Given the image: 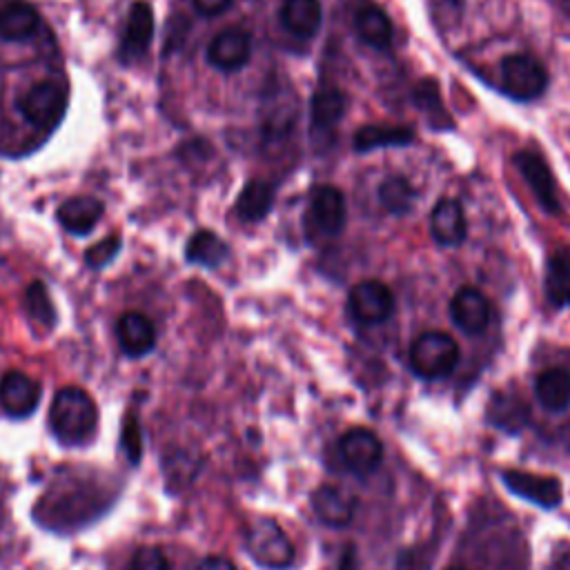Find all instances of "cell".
<instances>
[{
    "instance_id": "obj_26",
    "label": "cell",
    "mask_w": 570,
    "mask_h": 570,
    "mask_svg": "<svg viewBox=\"0 0 570 570\" xmlns=\"http://www.w3.org/2000/svg\"><path fill=\"white\" fill-rule=\"evenodd\" d=\"M227 254H229L227 243L209 229L194 232L187 240V247H185L187 261L196 263V265H203V267L220 265L227 258Z\"/></svg>"
},
{
    "instance_id": "obj_19",
    "label": "cell",
    "mask_w": 570,
    "mask_h": 570,
    "mask_svg": "<svg viewBox=\"0 0 570 570\" xmlns=\"http://www.w3.org/2000/svg\"><path fill=\"white\" fill-rule=\"evenodd\" d=\"M100 216H102V203L94 196L67 198L56 212L58 223L76 236H87L96 227Z\"/></svg>"
},
{
    "instance_id": "obj_4",
    "label": "cell",
    "mask_w": 570,
    "mask_h": 570,
    "mask_svg": "<svg viewBox=\"0 0 570 570\" xmlns=\"http://www.w3.org/2000/svg\"><path fill=\"white\" fill-rule=\"evenodd\" d=\"M18 111L33 127L49 131L58 127L67 111V89L58 80H40L31 85L18 100Z\"/></svg>"
},
{
    "instance_id": "obj_27",
    "label": "cell",
    "mask_w": 570,
    "mask_h": 570,
    "mask_svg": "<svg viewBox=\"0 0 570 570\" xmlns=\"http://www.w3.org/2000/svg\"><path fill=\"white\" fill-rule=\"evenodd\" d=\"M546 296L552 305H570V252L559 249L546 265Z\"/></svg>"
},
{
    "instance_id": "obj_14",
    "label": "cell",
    "mask_w": 570,
    "mask_h": 570,
    "mask_svg": "<svg viewBox=\"0 0 570 570\" xmlns=\"http://www.w3.org/2000/svg\"><path fill=\"white\" fill-rule=\"evenodd\" d=\"M252 56V38L243 29L220 31L207 47V60L220 71L240 69Z\"/></svg>"
},
{
    "instance_id": "obj_28",
    "label": "cell",
    "mask_w": 570,
    "mask_h": 570,
    "mask_svg": "<svg viewBox=\"0 0 570 570\" xmlns=\"http://www.w3.org/2000/svg\"><path fill=\"white\" fill-rule=\"evenodd\" d=\"M490 421L501 430L517 432L528 423V405L514 394H497L490 403Z\"/></svg>"
},
{
    "instance_id": "obj_22",
    "label": "cell",
    "mask_w": 570,
    "mask_h": 570,
    "mask_svg": "<svg viewBox=\"0 0 570 570\" xmlns=\"http://www.w3.org/2000/svg\"><path fill=\"white\" fill-rule=\"evenodd\" d=\"M534 394L548 412H561L570 405V372L566 367H548L537 376Z\"/></svg>"
},
{
    "instance_id": "obj_13",
    "label": "cell",
    "mask_w": 570,
    "mask_h": 570,
    "mask_svg": "<svg viewBox=\"0 0 570 570\" xmlns=\"http://www.w3.org/2000/svg\"><path fill=\"white\" fill-rule=\"evenodd\" d=\"M512 160H514L519 174L523 176V180L530 185L539 205L548 212H557L559 209L557 185H554L552 171L548 169L546 160L532 151H519V154H514Z\"/></svg>"
},
{
    "instance_id": "obj_23",
    "label": "cell",
    "mask_w": 570,
    "mask_h": 570,
    "mask_svg": "<svg viewBox=\"0 0 570 570\" xmlns=\"http://www.w3.org/2000/svg\"><path fill=\"white\" fill-rule=\"evenodd\" d=\"M354 27H356L358 38L374 49H387L392 42V36H394L387 13L383 9H379L376 4L361 7L356 11Z\"/></svg>"
},
{
    "instance_id": "obj_30",
    "label": "cell",
    "mask_w": 570,
    "mask_h": 570,
    "mask_svg": "<svg viewBox=\"0 0 570 570\" xmlns=\"http://www.w3.org/2000/svg\"><path fill=\"white\" fill-rule=\"evenodd\" d=\"M414 102L416 107L425 114V118L430 120L432 127H450V118H448V111L443 107V100L439 96V87L436 82H432L430 78L423 80L416 89H414Z\"/></svg>"
},
{
    "instance_id": "obj_2",
    "label": "cell",
    "mask_w": 570,
    "mask_h": 570,
    "mask_svg": "<svg viewBox=\"0 0 570 570\" xmlns=\"http://www.w3.org/2000/svg\"><path fill=\"white\" fill-rule=\"evenodd\" d=\"M245 550L258 566L269 570H283L294 561V548L287 534L267 517L254 519L245 528Z\"/></svg>"
},
{
    "instance_id": "obj_5",
    "label": "cell",
    "mask_w": 570,
    "mask_h": 570,
    "mask_svg": "<svg viewBox=\"0 0 570 570\" xmlns=\"http://www.w3.org/2000/svg\"><path fill=\"white\" fill-rule=\"evenodd\" d=\"M345 196L334 185H316L309 194V203L305 209V229L307 236L330 238L343 232L345 227Z\"/></svg>"
},
{
    "instance_id": "obj_29",
    "label": "cell",
    "mask_w": 570,
    "mask_h": 570,
    "mask_svg": "<svg viewBox=\"0 0 570 570\" xmlns=\"http://www.w3.org/2000/svg\"><path fill=\"white\" fill-rule=\"evenodd\" d=\"M379 200L390 214H407L416 200V189L405 176H387L379 187Z\"/></svg>"
},
{
    "instance_id": "obj_34",
    "label": "cell",
    "mask_w": 570,
    "mask_h": 570,
    "mask_svg": "<svg viewBox=\"0 0 570 570\" xmlns=\"http://www.w3.org/2000/svg\"><path fill=\"white\" fill-rule=\"evenodd\" d=\"M196 11L203 13V16H218L223 13L232 0H191Z\"/></svg>"
},
{
    "instance_id": "obj_8",
    "label": "cell",
    "mask_w": 570,
    "mask_h": 570,
    "mask_svg": "<svg viewBox=\"0 0 570 570\" xmlns=\"http://www.w3.org/2000/svg\"><path fill=\"white\" fill-rule=\"evenodd\" d=\"M338 452H341L343 463L354 474L365 476L381 465L383 443L374 432H370L365 428H354L341 436Z\"/></svg>"
},
{
    "instance_id": "obj_10",
    "label": "cell",
    "mask_w": 570,
    "mask_h": 570,
    "mask_svg": "<svg viewBox=\"0 0 570 570\" xmlns=\"http://www.w3.org/2000/svg\"><path fill=\"white\" fill-rule=\"evenodd\" d=\"M40 403V385L24 372L9 370L0 379V405L9 416H29Z\"/></svg>"
},
{
    "instance_id": "obj_9",
    "label": "cell",
    "mask_w": 570,
    "mask_h": 570,
    "mask_svg": "<svg viewBox=\"0 0 570 570\" xmlns=\"http://www.w3.org/2000/svg\"><path fill=\"white\" fill-rule=\"evenodd\" d=\"M505 488H510L517 497L539 505V508H557L561 503V483L554 476H541L523 470H505L501 474Z\"/></svg>"
},
{
    "instance_id": "obj_12",
    "label": "cell",
    "mask_w": 570,
    "mask_h": 570,
    "mask_svg": "<svg viewBox=\"0 0 570 570\" xmlns=\"http://www.w3.org/2000/svg\"><path fill=\"white\" fill-rule=\"evenodd\" d=\"M154 38V11L147 2H134L125 22V33L120 40V58L134 62L142 58Z\"/></svg>"
},
{
    "instance_id": "obj_25",
    "label": "cell",
    "mask_w": 570,
    "mask_h": 570,
    "mask_svg": "<svg viewBox=\"0 0 570 570\" xmlns=\"http://www.w3.org/2000/svg\"><path fill=\"white\" fill-rule=\"evenodd\" d=\"M414 140L412 127L405 125H365L354 134V149L372 151L379 147H401Z\"/></svg>"
},
{
    "instance_id": "obj_21",
    "label": "cell",
    "mask_w": 570,
    "mask_h": 570,
    "mask_svg": "<svg viewBox=\"0 0 570 570\" xmlns=\"http://www.w3.org/2000/svg\"><path fill=\"white\" fill-rule=\"evenodd\" d=\"M323 20V9L318 0H283L281 22L287 31L298 38H312Z\"/></svg>"
},
{
    "instance_id": "obj_16",
    "label": "cell",
    "mask_w": 570,
    "mask_h": 570,
    "mask_svg": "<svg viewBox=\"0 0 570 570\" xmlns=\"http://www.w3.org/2000/svg\"><path fill=\"white\" fill-rule=\"evenodd\" d=\"M430 232L439 245H461L468 234L463 207L454 198H441L430 214Z\"/></svg>"
},
{
    "instance_id": "obj_17",
    "label": "cell",
    "mask_w": 570,
    "mask_h": 570,
    "mask_svg": "<svg viewBox=\"0 0 570 570\" xmlns=\"http://www.w3.org/2000/svg\"><path fill=\"white\" fill-rule=\"evenodd\" d=\"M312 510L325 525L343 528L352 521L356 503L352 497H347L338 488L321 485L312 492Z\"/></svg>"
},
{
    "instance_id": "obj_6",
    "label": "cell",
    "mask_w": 570,
    "mask_h": 570,
    "mask_svg": "<svg viewBox=\"0 0 570 570\" xmlns=\"http://www.w3.org/2000/svg\"><path fill=\"white\" fill-rule=\"evenodd\" d=\"M501 76L505 91L517 100H532L548 87L546 67L528 53H510L503 58Z\"/></svg>"
},
{
    "instance_id": "obj_37",
    "label": "cell",
    "mask_w": 570,
    "mask_h": 570,
    "mask_svg": "<svg viewBox=\"0 0 570 570\" xmlns=\"http://www.w3.org/2000/svg\"><path fill=\"white\" fill-rule=\"evenodd\" d=\"M450 570H461V568H450Z\"/></svg>"
},
{
    "instance_id": "obj_31",
    "label": "cell",
    "mask_w": 570,
    "mask_h": 570,
    "mask_svg": "<svg viewBox=\"0 0 570 570\" xmlns=\"http://www.w3.org/2000/svg\"><path fill=\"white\" fill-rule=\"evenodd\" d=\"M24 309H27L31 321H36V323H40L45 327H51L53 321H56L49 292H47V287L40 281L29 283V287L24 292Z\"/></svg>"
},
{
    "instance_id": "obj_33",
    "label": "cell",
    "mask_w": 570,
    "mask_h": 570,
    "mask_svg": "<svg viewBox=\"0 0 570 570\" xmlns=\"http://www.w3.org/2000/svg\"><path fill=\"white\" fill-rule=\"evenodd\" d=\"M118 252H120V240H118V236H111V238H102L100 243L91 245L87 249L85 258H87V265L98 269V267H105Z\"/></svg>"
},
{
    "instance_id": "obj_1",
    "label": "cell",
    "mask_w": 570,
    "mask_h": 570,
    "mask_svg": "<svg viewBox=\"0 0 570 570\" xmlns=\"http://www.w3.org/2000/svg\"><path fill=\"white\" fill-rule=\"evenodd\" d=\"M49 423L65 445L87 443L98 425V407L82 387H60L49 407Z\"/></svg>"
},
{
    "instance_id": "obj_36",
    "label": "cell",
    "mask_w": 570,
    "mask_h": 570,
    "mask_svg": "<svg viewBox=\"0 0 570 570\" xmlns=\"http://www.w3.org/2000/svg\"><path fill=\"white\" fill-rule=\"evenodd\" d=\"M341 570H354V548H347L341 561Z\"/></svg>"
},
{
    "instance_id": "obj_24",
    "label": "cell",
    "mask_w": 570,
    "mask_h": 570,
    "mask_svg": "<svg viewBox=\"0 0 570 570\" xmlns=\"http://www.w3.org/2000/svg\"><path fill=\"white\" fill-rule=\"evenodd\" d=\"M274 200H276V189L272 183L258 180V178L249 180L245 183V187L236 198V214L245 223H256L269 214Z\"/></svg>"
},
{
    "instance_id": "obj_35",
    "label": "cell",
    "mask_w": 570,
    "mask_h": 570,
    "mask_svg": "<svg viewBox=\"0 0 570 570\" xmlns=\"http://www.w3.org/2000/svg\"><path fill=\"white\" fill-rule=\"evenodd\" d=\"M196 570H236V568L232 561H227L223 557H207L196 566Z\"/></svg>"
},
{
    "instance_id": "obj_3",
    "label": "cell",
    "mask_w": 570,
    "mask_h": 570,
    "mask_svg": "<svg viewBox=\"0 0 570 570\" xmlns=\"http://www.w3.org/2000/svg\"><path fill=\"white\" fill-rule=\"evenodd\" d=\"M459 363V345L445 332H423L410 347V365L423 379H441Z\"/></svg>"
},
{
    "instance_id": "obj_11",
    "label": "cell",
    "mask_w": 570,
    "mask_h": 570,
    "mask_svg": "<svg viewBox=\"0 0 570 570\" xmlns=\"http://www.w3.org/2000/svg\"><path fill=\"white\" fill-rule=\"evenodd\" d=\"M450 318L465 334H479L490 321V303L476 287H459L450 301Z\"/></svg>"
},
{
    "instance_id": "obj_15",
    "label": "cell",
    "mask_w": 570,
    "mask_h": 570,
    "mask_svg": "<svg viewBox=\"0 0 570 570\" xmlns=\"http://www.w3.org/2000/svg\"><path fill=\"white\" fill-rule=\"evenodd\" d=\"M116 336L120 350L131 358L149 354L156 345V327L142 312H125L118 318Z\"/></svg>"
},
{
    "instance_id": "obj_7",
    "label": "cell",
    "mask_w": 570,
    "mask_h": 570,
    "mask_svg": "<svg viewBox=\"0 0 570 570\" xmlns=\"http://www.w3.org/2000/svg\"><path fill=\"white\" fill-rule=\"evenodd\" d=\"M347 307L358 323L376 325L392 316L394 294L381 281H361L350 289Z\"/></svg>"
},
{
    "instance_id": "obj_18",
    "label": "cell",
    "mask_w": 570,
    "mask_h": 570,
    "mask_svg": "<svg viewBox=\"0 0 570 570\" xmlns=\"http://www.w3.org/2000/svg\"><path fill=\"white\" fill-rule=\"evenodd\" d=\"M347 109V96L345 91L336 87H321L312 96L309 114H312V134L327 136L343 118Z\"/></svg>"
},
{
    "instance_id": "obj_32",
    "label": "cell",
    "mask_w": 570,
    "mask_h": 570,
    "mask_svg": "<svg viewBox=\"0 0 570 570\" xmlns=\"http://www.w3.org/2000/svg\"><path fill=\"white\" fill-rule=\"evenodd\" d=\"M129 570H169V561L160 548L145 546L134 552Z\"/></svg>"
},
{
    "instance_id": "obj_20",
    "label": "cell",
    "mask_w": 570,
    "mask_h": 570,
    "mask_svg": "<svg viewBox=\"0 0 570 570\" xmlns=\"http://www.w3.org/2000/svg\"><path fill=\"white\" fill-rule=\"evenodd\" d=\"M38 13L24 0H7L0 4V38L9 42L27 40L38 29Z\"/></svg>"
}]
</instances>
